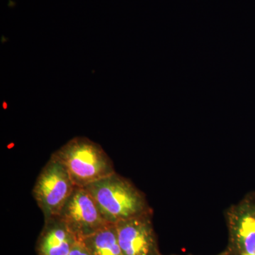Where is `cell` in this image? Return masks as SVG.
Listing matches in <instances>:
<instances>
[{
	"label": "cell",
	"instance_id": "5b68a950",
	"mask_svg": "<svg viewBox=\"0 0 255 255\" xmlns=\"http://www.w3.org/2000/svg\"><path fill=\"white\" fill-rule=\"evenodd\" d=\"M58 216L78 241L108 226L91 194L84 187H75Z\"/></svg>",
	"mask_w": 255,
	"mask_h": 255
},
{
	"label": "cell",
	"instance_id": "30bf717a",
	"mask_svg": "<svg viewBox=\"0 0 255 255\" xmlns=\"http://www.w3.org/2000/svg\"><path fill=\"white\" fill-rule=\"evenodd\" d=\"M216 255H227L226 254V251H223L221 252V253H220L219 254Z\"/></svg>",
	"mask_w": 255,
	"mask_h": 255
},
{
	"label": "cell",
	"instance_id": "52a82bcc",
	"mask_svg": "<svg viewBox=\"0 0 255 255\" xmlns=\"http://www.w3.org/2000/svg\"><path fill=\"white\" fill-rule=\"evenodd\" d=\"M59 216L44 219V225L37 239V255H68L78 242Z\"/></svg>",
	"mask_w": 255,
	"mask_h": 255
},
{
	"label": "cell",
	"instance_id": "3957f363",
	"mask_svg": "<svg viewBox=\"0 0 255 255\" xmlns=\"http://www.w3.org/2000/svg\"><path fill=\"white\" fill-rule=\"evenodd\" d=\"M75 187L68 169L51 155L38 174L32 190L44 219L58 216Z\"/></svg>",
	"mask_w": 255,
	"mask_h": 255
},
{
	"label": "cell",
	"instance_id": "9c48e42d",
	"mask_svg": "<svg viewBox=\"0 0 255 255\" xmlns=\"http://www.w3.org/2000/svg\"><path fill=\"white\" fill-rule=\"evenodd\" d=\"M68 255H91L81 241H78Z\"/></svg>",
	"mask_w": 255,
	"mask_h": 255
},
{
	"label": "cell",
	"instance_id": "7a4b0ae2",
	"mask_svg": "<svg viewBox=\"0 0 255 255\" xmlns=\"http://www.w3.org/2000/svg\"><path fill=\"white\" fill-rule=\"evenodd\" d=\"M68 169L75 185L85 187L116 172L102 146L86 137H75L53 152Z\"/></svg>",
	"mask_w": 255,
	"mask_h": 255
},
{
	"label": "cell",
	"instance_id": "ba28073f",
	"mask_svg": "<svg viewBox=\"0 0 255 255\" xmlns=\"http://www.w3.org/2000/svg\"><path fill=\"white\" fill-rule=\"evenodd\" d=\"M80 241L91 255H124L114 224H109Z\"/></svg>",
	"mask_w": 255,
	"mask_h": 255
},
{
	"label": "cell",
	"instance_id": "8992f818",
	"mask_svg": "<svg viewBox=\"0 0 255 255\" xmlns=\"http://www.w3.org/2000/svg\"><path fill=\"white\" fill-rule=\"evenodd\" d=\"M152 216L150 213L115 224L124 255H164L159 250Z\"/></svg>",
	"mask_w": 255,
	"mask_h": 255
},
{
	"label": "cell",
	"instance_id": "6da1fadb",
	"mask_svg": "<svg viewBox=\"0 0 255 255\" xmlns=\"http://www.w3.org/2000/svg\"><path fill=\"white\" fill-rule=\"evenodd\" d=\"M91 194L107 223L120 221L153 213L145 194L117 172L84 187Z\"/></svg>",
	"mask_w": 255,
	"mask_h": 255
},
{
	"label": "cell",
	"instance_id": "277c9868",
	"mask_svg": "<svg viewBox=\"0 0 255 255\" xmlns=\"http://www.w3.org/2000/svg\"><path fill=\"white\" fill-rule=\"evenodd\" d=\"M227 255H255V191L248 193L225 211Z\"/></svg>",
	"mask_w": 255,
	"mask_h": 255
}]
</instances>
